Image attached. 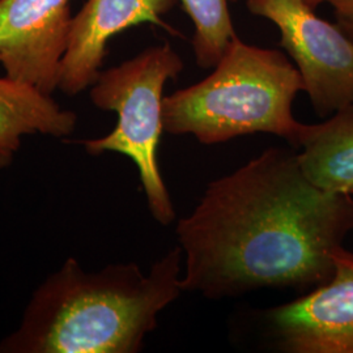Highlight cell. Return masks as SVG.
I'll return each mask as SVG.
<instances>
[{
  "label": "cell",
  "instance_id": "1",
  "mask_svg": "<svg viewBox=\"0 0 353 353\" xmlns=\"http://www.w3.org/2000/svg\"><path fill=\"white\" fill-rule=\"evenodd\" d=\"M352 230V195L316 186L296 150L268 148L210 182L178 221L181 287L212 300L314 290L332 278V254Z\"/></svg>",
  "mask_w": 353,
  "mask_h": 353
},
{
  "label": "cell",
  "instance_id": "2",
  "mask_svg": "<svg viewBox=\"0 0 353 353\" xmlns=\"http://www.w3.org/2000/svg\"><path fill=\"white\" fill-rule=\"evenodd\" d=\"M183 252H166L148 274L137 263L88 272L70 256L26 305L0 341V353H138L157 318L183 292Z\"/></svg>",
  "mask_w": 353,
  "mask_h": 353
},
{
  "label": "cell",
  "instance_id": "3",
  "mask_svg": "<svg viewBox=\"0 0 353 353\" xmlns=\"http://www.w3.org/2000/svg\"><path fill=\"white\" fill-rule=\"evenodd\" d=\"M300 90L303 79L287 55L234 37L211 75L164 97V131L205 145L265 132L297 150L303 123L292 106Z\"/></svg>",
  "mask_w": 353,
  "mask_h": 353
},
{
  "label": "cell",
  "instance_id": "4",
  "mask_svg": "<svg viewBox=\"0 0 353 353\" xmlns=\"http://www.w3.org/2000/svg\"><path fill=\"white\" fill-rule=\"evenodd\" d=\"M182 70V58L169 43H163L101 71L90 85V101L101 110L117 113L118 122L108 135L80 141L92 156L114 152L135 164L150 212L161 225L176 220L157 156L164 132V87Z\"/></svg>",
  "mask_w": 353,
  "mask_h": 353
},
{
  "label": "cell",
  "instance_id": "5",
  "mask_svg": "<svg viewBox=\"0 0 353 353\" xmlns=\"http://www.w3.org/2000/svg\"><path fill=\"white\" fill-rule=\"evenodd\" d=\"M252 14L278 26L280 45L303 79L321 117L353 103V41L338 24L316 16L303 0H246Z\"/></svg>",
  "mask_w": 353,
  "mask_h": 353
},
{
  "label": "cell",
  "instance_id": "6",
  "mask_svg": "<svg viewBox=\"0 0 353 353\" xmlns=\"http://www.w3.org/2000/svg\"><path fill=\"white\" fill-rule=\"evenodd\" d=\"M325 284L265 313L279 348L288 353H353V252L338 248Z\"/></svg>",
  "mask_w": 353,
  "mask_h": 353
},
{
  "label": "cell",
  "instance_id": "7",
  "mask_svg": "<svg viewBox=\"0 0 353 353\" xmlns=\"http://www.w3.org/2000/svg\"><path fill=\"white\" fill-rule=\"evenodd\" d=\"M71 24L70 0H0V63L6 75L52 94Z\"/></svg>",
  "mask_w": 353,
  "mask_h": 353
},
{
  "label": "cell",
  "instance_id": "8",
  "mask_svg": "<svg viewBox=\"0 0 353 353\" xmlns=\"http://www.w3.org/2000/svg\"><path fill=\"white\" fill-rule=\"evenodd\" d=\"M176 0H88L72 17L68 43L59 70L58 89L76 96L90 88L101 72L110 38L127 28L165 24L163 16L172 11Z\"/></svg>",
  "mask_w": 353,
  "mask_h": 353
},
{
  "label": "cell",
  "instance_id": "9",
  "mask_svg": "<svg viewBox=\"0 0 353 353\" xmlns=\"http://www.w3.org/2000/svg\"><path fill=\"white\" fill-rule=\"evenodd\" d=\"M77 115L64 110L51 94L10 76L0 77V170L12 164L26 135L67 138Z\"/></svg>",
  "mask_w": 353,
  "mask_h": 353
},
{
  "label": "cell",
  "instance_id": "10",
  "mask_svg": "<svg viewBox=\"0 0 353 353\" xmlns=\"http://www.w3.org/2000/svg\"><path fill=\"white\" fill-rule=\"evenodd\" d=\"M297 159L307 176L321 189L353 194V103L325 122L301 125Z\"/></svg>",
  "mask_w": 353,
  "mask_h": 353
},
{
  "label": "cell",
  "instance_id": "11",
  "mask_svg": "<svg viewBox=\"0 0 353 353\" xmlns=\"http://www.w3.org/2000/svg\"><path fill=\"white\" fill-rule=\"evenodd\" d=\"M195 26L192 48L196 63L214 68L237 37L229 13V0H179Z\"/></svg>",
  "mask_w": 353,
  "mask_h": 353
},
{
  "label": "cell",
  "instance_id": "12",
  "mask_svg": "<svg viewBox=\"0 0 353 353\" xmlns=\"http://www.w3.org/2000/svg\"><path fill=\"white\" fill-rule=\"evenodd\" d=\"M336 24L353 41V0H330Z\"/></svg>",
  "mask_w": 353,
  "mask_h": 353
},
{
  "label": "cell",
  "instance_id": "13",
  "mask_svg": "<svg viewBox=\"0 0 353 353\" xmlns=\"http://www.w3.org/2000/svg\"><path fill=\"white\" fill-rule=\"evenodd\" d=\"M303 1L313 10H316V7H319L323 3H330V0H303Z\"/></svg>",
  "mask_w": 353,
  "mask_h": 353
}]
</instances>
